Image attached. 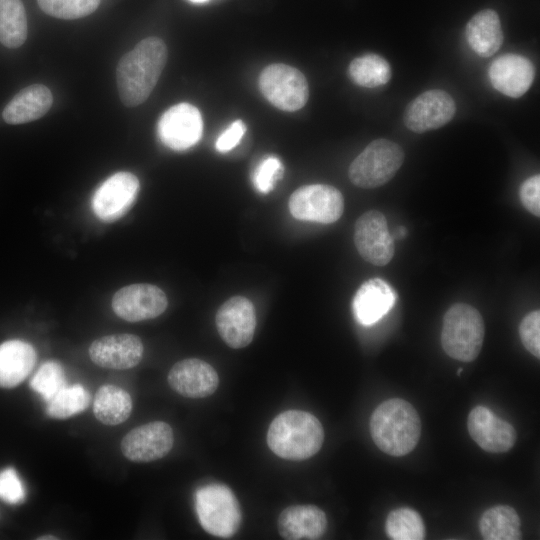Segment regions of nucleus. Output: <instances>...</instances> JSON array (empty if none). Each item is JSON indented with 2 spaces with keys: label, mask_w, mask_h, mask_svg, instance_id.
I'll use <instances>...</instances> for the list:
<instances>
[{
  "label": "nucleus",
  "mask_w": 540,
  "mask_h": 540,
  "mask_svg": "<svg viewBox=\"0 0 540 540\" xmlns=\"http://www.w3.org/2000/svg\"><path fill=\"white\" fill-rule=\"evenodd\" d=\"M369 427L376 446L396 457L410 453L421 435V420L416 409L400 398L382 402L372 413Z\"/></svg>",
  "instance_id": "obj_2"
},
{
  "label": "nucleus",
  "mask_w": 540,
  "mask_h": 540,
  "mask_svg": "<svg viewBox=\"0 0 540 540\" xmlns=\"http://www.w3.org/2000/svg\"><path fill=\"white\" fill-rule=\"evenodd\" d=\"M167 61V48L158 37L141 40L119 61L116 81L119 97L127 107L142 104L150 96Z\"/></svg>",
  "instance_id": "obj_1"
},
{
  "label": "nucleus",
  "mask_w": 540,
  "mask_h": 540,
  "mask_svg": "<svg viewBox=\"0 0 540 540\" xmlns=\"http://www.w3.org/2000/svg\"><path fill=\"white\" fill-rule=\"evenodd\" d=\"M203 120L200 111L190 103H179L166 110L157 124L161 142L175 151L194 146L201 138Z\"/></svg>",
  "instance_id": "obj_10"
},
{
  "label": "nucleus",
  "mask_w": 540,
  "mask_h": 540,
  "mask_svg": "<svg viewBox=\"0 0 540 540\" xmlns=\"http://www.w3.org/2000/svg\"><path fill=\"white\" fill-rule=\"evenodd\" d=\"M215 323L220 337L229 347L244 348L252 342L255 333L254 305L244 296H233L219 307Z\"/></svg>",
  "instance_id": "obj_14"
},
{
  "label": "nucleus",
  "mask_w": 540,
  "mask_h": 540,
  "mask_svg": "<svg viewBox=\"0 0 540 540\" xmlns=\"http://www.w3.org/2000/svg\"><path fill=\"white\" fill-rule=\"evenodd\" d=\"M354 243L360 256L376 266H385L393 258L394 240L385 216L370 210L362 214L354 227Z\"/></svg>",
  "instance_id": "obj_9"
},
{
  "label": "nucleus",
  "mask_w": 540,
  "mask_h": 540,
  "mask_svg": "<svg viewBox=\"0 0 540 540\" xmlns=\"http://www.w3.org/2000/svg\"><path fill=\"white\" fill-rule=\"evenodd\" d=\"M38 539L39 540H54V539H58V538L54 537L53 535H45V536L39 537Z\"/></svg>",
  "instance_id": "obj_39"
},
{
  "label": "nucleus",
  "mask_w": 540,
  "mask_h": 540,
  "mask_svg": "<svg viewBox=\"0 0 540 540\" xmlns=\"http://www.w3.org/2000/svg\"><path fill=\"white\" fill-rule=\"evenodd\" d=\"M53 103L48 87L30 85L19 91L3 110V119L9 124H23L44 116Z\"/></svg>",
  "instance_id": "obj_23"
},
{
  "label": "nucleus",
  "mask_w": 540,
  "mask_h": 540,
  "mask_svg": "<svg viewBox=\"0 0 540 540\" xmlns=\"http://www.w3.org/2000/svg\"><path fill=\"white\" fill-rule=\"evenodd\" d=\"M465 37L470 48L481 57H490L501 47L504 39L499 16L492 9L477 12L467 23Z\"/></svg>",
  "instance_id": "obj_24"
},
{
  "label": "nucleus",
  "mask_w": 540,
  "mask_h": 540,
  "mask_svg": "<svg viewBox=\"0 0 540 540\" xmlns=\"http://www.w3.org/2000/svg\"><path fill=\"white\" fill-rule=\"evenodd\" d=\"M111 304L115 314L123 320L139 322L161 315L168 306V300L158 286L138 283L119 289Z\"/></svg>",
  "instance_id": "obj_11"
},
{
  "label": "nucleus",
  "mask_w": 540,
  "mask_h": 540,
  "mask_svg": "<svg viewBox=\"0 0 540 540\" xmlns=\"http://www.w3.org/2000/svg\"><path fill=\"white\" fill-rule=\"evenodd\" d=\"M101 0H37L41 10L60 19H78L93 13Z\"/></svg>",
  "instance_id": "obj_32"
},
{
  "label": "nucleus",
  "mask_w": 540,
  "mask_h": 540,
  "mask_svg": "<svg viewBox=\"0 0 540 540\" xmlns=\"http://www.w3.org/2000/svg\"><path fill=\"white\" fill-rule=\"evenodd\" d=\"M397 294L384 280L372 278L365 281L355 293L352 311L356 320L370 326L381 320L395 305Z\"/></svg>",
  "instance_id": "obj_20"
},
{
  "label": "nucleus",
  "mask_w": 540,
  "mask_h": 540,
  "mask_svg": "<svg viewBox=\"0 0 540 540\" xmlns=\"http://www.w3.org/2000/svg\"><path fill=\"white\" fill-rule=\"evenodd\" d=\"M143 351V343L138 336L113 334L93 341L89 356L93 363L102 368L124 370L138 365Z\"/></svg>",
  "instance_id": "obj_17"
},
{
  "label": "nucleus",
  "mask_w": 540,
  "mask_h": 540,
  "mask_svg": "<svg viewBox=\"0 0 540 540\" xmlns=\"http://www.w3.org/2000/svg\"><path fill=\"white\" fill-rule=\"evenodd\" d=\"M485 325L479 311L471 305L456 303L443 317L441 345L453 359L471 362L482 348Z\"/></svg>",
  "instance_id": "obj_4"
},
{
  "label": "nucleus",
  "mask_w": 540,
  "mask_h": 540,
  "mask_svg": "<svg viewBox=\"0 0 540 540\" xmlns=\"http://www.w3.org/2000/svg\"><path fill=\"white\" fill-rule=\"evenodd\" d=\"M64 386H66L65 373L63 367L56 361H47L42 364L30 380V387L45 402Z\"/></svg>",
  "instance_id": "obj_31"
},
{
  "label": "nucleus",
  "mask_w": 540,
  "mask_h": 540,
  "mask_svg": "<svg viewBox=\"0 0 540 540\" xmlns=\"http://www.w3.org/2000/svg\"><path fill=\"white\" fill-rule=\"evenodd\" d=\"M520 200L526 210L534 216L540 215V176L539 174L527 178L519 190Z\"/></svg>",
  "instance_id": "obj_36"
},
{
  "label": "nucleus",
  "mask_w": 540,
  "mask_h": 540,
  "mask_svg": "<svg viewBox=\"0 0 540 540\" xmlns=\"http://www.w3.org/2000/svg\"><path fill=\"white\" fill-rule=\"evenodd\" d=\"M324 429L311 413L287 410L277 415L267 432V444L278 457L302 461L315 455L322 447Z\"/></svg>",
  "instance_id": "obj_3"
},
{
  "label": "nucleus",
  "mask_w": 540,
  "mask_h": 540,
  "mask_svg": "<svg viewBox=\"0 0 540 540\" xmlns=\"http://www.w3.org/2000/svg\"><path fill=\"white\" fill-rule=\"evenodd\" d=\"M259 88L273 106L288 112L304 107L309 97L305 76L297 68L282 63L264 68L259 77Z\"/></svg>",
  "instance_id": "obj_7"
},
{
  "label": "nucleus",
  "mask_w": 540,
  "mask_h": 540,
  "mask_svg": "<svg viewBox=\"0 0 540 540\" xmlns=\"http://www.w3.org/2000/svg\"><path fill=\"white\" fill-rule=\"evenodd\" d=\"M37 359L33 346L22 340L0 344V387L14 388L32 372Z\"/></svg>",
  "instance_id": "obj_22"
},
{
  "label": "nucleus",
  "mask_w": 540,
  "mask_h": 540,
  "mask_svg": "<svg viewBox=\"0 0 540 540\" xmlns=\"http://www.w3.org/2000/svg\"><path fill=\"white\" fill-rule=\"evenodd\" d=\"M195 507L200 525L210 535L230 538L238 531L241 509L228 486L210 483L200 487L195 494Z\"/></svg>",
  "instance_id": "obj_5"
},
{
  "label": "nucleus",
  "mask_w": 540,
  "mask_h": 540,
  "mask_svg": "<svg viewBox=\"0 0 540 540\" xmlns=\"http://www.w3.org/2000/svg\"><path fill=\"white\" fill-rule=\"evenodd\" d=\"M281 170L282 164L278 157L267 156L264 158L252 174V182L256 190L263 194L269 193Z\"/></svg>",
  "instance_id": "obj_33"
},
{
  "label": "nucleus",
  "mask_w": 540,
  "mask_h": 540,
  "mask_svg": "<svg viewBox=\"0 0 540 540\" xmlns=\"http://www.w3.org/2000/svg\"><path fill=\"white\" fill-rule=\"evenodd\" d=\"M192 3H204V2H207L208 0H188Z\"/></svg>",
  "instance_id": "obj_40"
},
{
  "label": "nucleus",
  "mask_w": 540,
  "mask_h": 540,
  "mask_svg": "<svg viewBox=\"0 0 540 540\" xmlns=\"http://www.w3.org/2000/svg\"><path fill=\"white\" fill-rule=\"evenodd\" d=\"M173 444L171 426L163 421H153L129 431L121 441V451L130 461L146 463L166 456Z\"/></svg>",
  "instance_id": "obj_13"
},
{
  "label": "nucleus",
  "mask_w": 540,
  "mask_h": 540,
  "mask_svg": "<svg viewBox=\"0 0 540 540\" xmlns=\"http://www.w3.org/2000/svg\"><path fill=\"white\" fill-rule=\"evenodd\" d=\"M455 112L456 105L449 93L439 89L428 90L407 105L403 121L409 130L423 133L444 126Z\"/></svg>",
  "instance_id": "obj_15"
},
{
  "label": "nucleus",
  "mask_w": 540,
  "mask_h": 540,
  "mask_svg": "<svg viewBox=\"0 0 540 540\" xmlns=\"http://www.w3.org/2000/svg\"><path fill=\"white\" fill-rule=\"evenodd\" d=\"M519 334L522 344L532 355L540 357V312L534 310L521 321Z\"/></svg>",
  "instance_id": "obj_35"
},
{
  "label": "nucleus",
  "mask_w": 540,
  "mask_h": 540,
  "mask_svg": "<svg viewBox=\"0 0 540 540\" xmlns=\"http://www.w3.org/2000/svg\"><path fill=\"white\" fill-rule=\"evenodd\" d=\"M488 75L497 91L512 98H519L531 87L535 78V67L528 58L507 53L491 63Z\"/></svg>",
  "instance_id": "obj_19"
},
{
  "label": "nucleus",
  "mask_w": 540,
  "mask_h": 540,
  "mask_svg": "<svg viewBox=\"0 0 540 540\" xmlns=\"http://www.w3.org/2000/svg\"><path fill=\"white\" fill-rule=\"evenodd\" d=\"M138 178L126 171L114 173L94 192L92 210L105 222L122 217L134 203L139 192Z\"/></svg>",
  "instance_id": "obj_12"
},
{
  "label": "nucleus",
  "mask_w": 540,
  "mask_h": 540,
  "mask_svg": "<svg viewBox=\"0 0 540 540\" xmlns=\"http://www.w3.org/2000/svg\"><path fill=\"white\" fill-rule=\"evenodd\" d=\"M462 371H463L462 368H459L457 371L458 375H460Z\"/></svg>",
  "instance_id": "obj_41"
},
{
  "label": "nucleus",
  "mask_w": 540,
  "mask_h": 540,
  "mask_svg": "<svg viewBox=\"0 0 540 540\" xmlns=\"http://www.w3.org/2000/svg\"><path fill=\"white\" fill-rule=\"evenodd\" d=\"M396 232H397V237H404L406 235V228L403 226L398 227Z\"/></svg>",
  "instance_id": "obj_38"
},
{
  "label": "nucleus",
  "mask_w": 540,
  "mask_h": 540,
  "mask_svg": "<svg viewBox=\"0 0 540 540\" xmlns=\"http://www.w3.org/2000/svg\"><path fill=\"white\" fill-rule=\"evenodd\" d=\"M170 387L187 398H205L218 388L216 370L198 358H187L175 363L167 377Z\"/></svg>",
  "instance_id": "obj_18"
},
{
  "label": "nucleus",
  "mask_w": 540,
  "mask_h": 540,
  "mask_svg": "<svg viewBox=\"0 0 540 540\" xmlns=\"http://www.w3.org/2000/svg\"><path fill=\"white\" fill-rule=\"evenodd\" d=\"M89 392L81 385L64 386L46 401V414L53 419H67L87 409Z\"/></svg>",
  "instance_id": "obj_29"
},
{
  "label": "nucleus",
  "mask_w": 540,
  "mask_h": 540,
  "mask_svg": "<svg viewBox=\"0 0 540 540\" xmlns=\"http://www.w3.org/2000/svg\"><path fill=\"white\" fill-rule=\"evenodd\" d=\"M403 161L404 152L397 143L376 139L352 161L349 178L360 188H376L391 180Z\"/></svg>",
  "instance_id": "obj_6"
},
{
  "label": "nucleus",
  "mask_w": 540,
  "mask_h": 540,
  "mask_svg": "<svg viewBox=\"0 0 540 540\" xmlns=\"http://www.w3.org/2000/svg\"><path fill=\"white\" fill-rule=\"evenodd\" d=\"M26 490L13 467L0 471V499L12 505L20 504L25 500Z\"/></svg>",
  "instance_id": "obj_34"
},
{
  "label": "nucleus",
  "mask_w": 540,
  "mask_h": 540,
  "mask_svg": "<svg viewBox=\"0 0 540 540\" xmlns=\"http://www.w3.org/2000/svg\"><path fill=\"white\" fill-rule=\"evenodd\" d=\"M278 531L286 540L321 538L327 529V517L314 505H292L279 515Z\"/></svg>",
  "instance_id": "obj_21"
},
{
  "label": "nucleus",
  "mask_w": 540,
  "mask_h": 540,
  "mask_svg": "<svg viewBox=\"0 0 540 540\" xmlns=\"http://www.w3.org/2000/svg\"><path fill=\"white\" fill-rule=\"evenodd\" d=\"M288 206L291 215L298 220L330 224L343 214L344 199L331 185L311 184L295 190Z\"/></svg>",
  "instance_id": "obj_8"
},
{
  "label": "nucleus",
  "mask_w": 540,
  "mask_h": 540,
  "mask_svg": "<svg viewBox=\"0 0 540 540\" xmlns=\"http://www.w3.org/2000/svg\"><path fill=\"white\" fill-rule=\"evenodd\" d=\"M385 531L393 540H422L425 525L420 514L407 507L391 511L385 522Z\"/></svg>",
  "instance_id": "obj_30"
},
{
  "label": "nucleus",
  "mask_w": 540,
  "mask_h": 540,
  "mask_svg": "<svg viewBox=\"0 0 540 540\" xmlns=\"http://www.w3.org/2000/svg\"><path fill=\"white\" fill-rule=\"evenodd\" d=\"M132 399L124 389L106 384L101 386L93 400V412L105 425H118L128 419L132 412Z\"/></svg>",
  "instance_id": "obj_25"
},
{
  "label": "nucleus",
  "mask_w": 540,
  "mask_h": 540,
  "mask_svg": "<svg viewBox=\"0 0 540 540\" xmlns=\"http://www.w3.org/2000/svg\"><path fill=\"white\" fill-rule=\"evenodd\" d=\"M246 131L242 120L232 122L217 138L215 147L218 152L226 153L237 146Z\"/></svg>",
  "instance_id": "obj_37"
},
{
  "label": "nucleus",
  "mask_w": 540,
  "mask_h": 540,
  "mask_svg": "<svg viewBox=\"0 0 540 540\" xmlns=\"http://www.w3.org/2000/svg\"><path fill=\"white\" fill-rule=\"evenodd\" d=\"M27 17L21 0H0V42L18 48L26 40Z\"/></svg>",
  "instance_id": "obj_27"
},
{
  "label": "nucleus",
  "mask_w": 540,
  "mask_h": 540,
  "mask_svg": "<svg viewBox=\"0 0 540 540\" xmlns=\"http://www.w3.org/2000/svg\"><path fill=\"white\" fill-rule=\"evenodd\" d=\"M348 73L355 84L366 88L386 84L392 76L388 61L374 53L364 54L353 59L349 65Z\"/></svg>",
  "instance_id": "obj_28"
},
{
  "label": "nucleus",
  "mask_w": 540,
  "mask_h": 540,
  "mask_svg": "<svg viewBox=\"0 0 540 540\" xmlns=\"http://www.w3.org/2000/svg\"><path fill=\"white\" fill-rule=\"evenodd\" d=\"M467 428L477 445L490 453L509 451L517 438L516 430L509 422L480 405L470 411Z\"/></svg>",
  "instance_id": "obj_16"
},
{
  "label": "nucleus",
  "mask_w": 540,
  "mask_h": 540,
  "mask_svg": "<svg viewBox=\"0 0 540 540\" xmlns=\"http://www.w3.org/2000/svg\"><path fill=\"white\" fill-rule=\"evenodd\" d=\"M520 518L512 507L496 505L487 509L479 520V530L486 540H519Z\"/></svg>",
  "instance_id": "obj_26"
}]
</instances>
